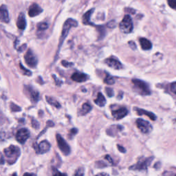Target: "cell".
Returning <instances> with one entry per match:
<instances>
[{
    "instance_id": "cell-1",
    "label": "cell",
    "mask_w": 176,
    "mask_h": 176,
    "mask_svg": "<svg viewBox=\"0 0 176 176\" xmlns=\"http://www.w3.org/2000/svg\"><path fill=\"white\" fill-rule=\"evenodd\" d=\"M5 156V160L9 165H13L17 162V159L20 156L21 151L18 146L14 145H10L6 148L4 151Z\"/></svg>"
},
{
    "instance_id": "cell-2",
    "label": "cell",
    "mask_w": 176,
    "mask_h": 176,
    "mask_svg": "<svg viewBox=\"0 0 176 176\" xmlns=\"http://www.w3.org/2000/svg\"><path fill=\"white\" fill-rule=\"evenodd\" d=\"M77 26H78V22L73 19H67L66 22L64 23L63 26L62 33H61V36L60 37L59 43H58V48L57 54L58 53V52L60 51V49L61 48V46H62V44L64 42V41H65L66 38L67 36V34H68L70 29L73 27H77Z\"/></svg>"
},
{
    "instance_id": "cell-3",
    "label": "cell",
    "mask_w": 176,
    "mask_h": 176,
    "mask_svg": "<svg viewBox=\"0 0 176 176\" xmlns=\"http://www.w3.org/2000/svg\"><path fill=\"white\" fill-rule=\"evenodd\" d=\"M131 82L134 86V90L136 92L144 96H147L151 94V92L150 88H149V85L145 83V81L140 80V79L134 78L132 79Z\"/></svg>"
},
{
    "instance_id": "cell-4",
    "label": "cell",
    "mask_w": 176,
    "mask_h": 176,
    "mask_svg": "<svg viewBox=\"0 0 176 176\" xmlns=\"http://www.w3.org/2000/svg\"><path fill=\"white\" fill-rule=\"evenodd\" d=\"M120 30L125 34L131 33L134 29L133 22L130 15H125L119 24Z\"/></svg>"
},
{
    "instance_id": "cell-5",
    "label": "cell",
    "mask_w": 176,
    "mask_h": 176,
    "mask_svg": "<svg viewBox=\"0 0 176 176\" xmlns=\"http://www.w3.org/2000/svg\"><path fill=\"white\" fill-rule=\"evenodd\" d=\"M154 158H146L145 159H141L138 162L136 165L130 167V169L134 171H142V170H146L148 166L150 165L151 162L153 160Z\"/></svg>"
},
{
    "instance_id": "cell-6",
    "label": "cell",
    "mask_w": 176,
    "mask_h": 176,
    "mask_svg": "<svg viewBox=\"0 0 176 176\" xmlns=\"http://www.w3.org/2000/svg\"><path fill=\"white\" fill-rule=\"evenodd\" d=\"M56 138H57L58 146L61 151L65 155H68L71 152V149H70V146L67 143V142L60 134H57Z\"/></svg>"
},
{
    "instance_id": "cell-7",
    "label": "cell",
    "mask_w": 176,
    "mask_h": 176,
    "mask_svg": "<svg viewBox=\"0 0 176 176\" xmlns=\"http://www.w3.org/2000/svg\"><path fill=\"white\" fill-rule=\"evenodd\" d=\"M136 123L138 128L139 129V130L141 131L142 134H148L150 133V132H151L152 130H153V127H152V125L150 124V122L145 121V120L143 119H137Z\"/></svg>"
},
{
    "instance_id": "cell-8",
    "label": "cell",
    "mask_w": 176,
    "mask_h": 176,
    "mask_svg": "<svg viewBox=\"0 0 176 176\" xmlns=\"http://www.w3.org/2000/svg\"><path fill=\"white\" fill-rule=\"evenodd\" d=\"M25 61L26 64L31 67H35L37 66L38 59L33 52L31 50H28L25 54Z\"/></svg>"
},
{
    "instance_id": "cell-9",
    "label": "cell",
    "mask_w": 176,
    "mask_h": 176,
    "mask_svg": "<svg viewBox=\"0 0 176 176\" xmlns=\"http://www.w3.org/2000/svg\"><path fill=\"white\" fill-rule=\"evenodd\" d=\"M25 91L26 94L30 98L32 102H34V103H36L38 102L39 99V93L37 90H35L33 87L30 86H26Z\"/></svg>"
},
{
    "instance_id": "cell-10",
    "label": "cell",
    "mask_w": 176,
    "mask_h": 176,
    "mask_svg": "<svg viewBox=\"0 0 176 176\" xmlns=\"http://www.w3.org/2000/svg\"><path fill=\"white\" fill-rule=\"evenodd\" d=\"M30 137V131L27 129H21L17 132L16 134V140L19 143L24 144Z\"/></svg>"
},
{
    "instance_id": "cell-11",
    "label": "cell",
    "mask_w": 176,
    "mask_h": 176,
    "mask_svg": "<svg viewBox=\"0 0 176 176\" xmlns=\"http://www.w3.org/2000/svg\"><path fill=\"white\" fill-rule=\"evenodd\" d=\"M105 63L111 68L114 70H121L123 68L122 64L120 62V61L114 57H110V58L105 59Z\"/></svg>"
},
{
    "instance_id": "cell-12",
    "label": "cell",
    "mask_w": 176,
    "mask_h": 176,
    "mask_svg": "<svg viewBox=\"0 0 176 176\" xmlns=\"http://www.w3.org/2000/svg\"><path fill=\"white\" fill-rule=\"evenodd\" d=\"M111 114H112V116L116 120H120L127 115L128 110L125 107H120L118 110L112 111Z\"/></svg>"
},
{
    "instance_id": "cell-13",
    "label": "cell",
    "mask_w": 176,
    "mask_h": 176,
    "mask_svg": "<svg viewBox=\"0 0 176 176\" xmlns=\"http://www.w3.org/2000/svg\"><path fill=\"white\" fill-rule=\"evenodd\" d=\"M43 12V9L41 8L39 5L37 4H32L30 8H29L28 14L30 17H34L39 15Z\"/></svg>"
},
{
    "instance_id": "cell-14",
    "label": "cell",
    "mask_w": 176,
    "mask_h": 176,
    "mask_svg": "<svg viewBox=\"0 0 176 176\" xmlns=\"http://www.w3.org/2000/svg\"><path fill=\"white\" fill-rule=\"evenodd\" d=\"M0 20L4 23H8L10 21L9 14L5 5H2L0 7Z\"/></svg>"
},
{
    "instance_id": "cell-15",
    "label": "cell",
    "mask_w": 176,
    "mask_h": 176,
    "mask_svg": "<svg viewBox=\"0 0 176 176\" xmlns=\"http://www.w3.org/2000/svg\"><path fill=\"white\" fill-rule=\"evenodd\" d=\"M50 144L49 143L48 141H47V140H43V141L41 142L39 145H38V153L41 154H45L46 152H48L50 149Z\"/></svg>"
},
{
    "instance_id": "cell-16",
    "label": "cell",
    "mask_w": 176,
    "mask_h": 176,
    "mask_svg": "<svg viewBox=\"0 0 176 176\" xmlns=\"http://www.w3.org/2000/svg\"><path fill=\"white\" fill-rule=\"evenodd\" d=\"M72 79L75 82H78V83H82V82L86 81L89 77L84 73L81 72H75L72 75Z\"/></svg>"
},
{
    "instance_id": "cell-17",
    "label": "cell",
    "mask_w": 176,
    "mask_h": 176,
    "mask_svg": "<svg viewBox=\"0 0 176 176\" xmlns=\"http://www.w3.org/2000/svg\"><path fill=\"white\" fill-rule=\"evenodd\" d=\"M134 110H136V111L138 115L139 116H142L143 114H145L146 116H148L149 118L152 121H155L156 120V116L155 115L154 113L150 112V111H146L145 110H142V109H139V108H134Z\"/></svg>"
},
{
    "instance_id": "cell-18",
    "label": "cell",
    "mask_w": 176,
    "mask_h": 176,
    "mask_svg": "<svg viewBox=\"0 0 176 176\" xmlns=\"http://www.w3.org/2000/svg\"><path fill=\"white\" fill-rule=\"evenodd\" d=\"M17 26L20 30H24L26 27V21L23 13H20L17 22Z\"/></svg>"
},
{
    "instance_id": "cell-19",
    "label": "cell",
    "mask_w": 176,
    "mask_h": 176,
    "mask_svg": "<svg viewBox=\"0 0 176 176\" xmlns=\"http://www.w3.org/2000/svg\"><path fill=\"white\" fill-rule=\"evenodd\" d=\"M94 9H91L90 10H88L87 13H85L83 16V23L85 25H92L94 26V24L90 22V17L92 16V14L93 13Z\"/></svg>"
},
{
    "instance_id": "cell-20",
    "label": "cell",
    "mask_w": 176,
    "mask_h": 176,
    "mask_svg": "<svg viewBox=\"0 0 176 176\" xmlns=\"http://www.w3.org/2000/svg\"><path fill=\"white\" fill-rule=\"evenodd\" d=\"M140 43L141 45V48L145 50H149L152 48V43L150 41L145 39V38H140Z\"/></svg>"
},
{
    "instance_id": "cell-21",
    "label": "cell",
    "mask_w": 176,
    "mask_h": 176,
    "mask_svg": "<svg viewBox=\"0 0 176 176\" xmlns=\"http://www.w3.org/2000/svg\"><path fill=\"white\" fill-rule=\"evenodd\" d=\"M94 102L99 107H104L106 104V99L101 92H99L97 95V98L94 101Z\"/></svg>"
},
{
    "instance_id": "cell-22",
    "label": "cell",
    "mask_w": 176,
    "mask_h": 176,
    "mask_svg": "<svg viewBox=\"0 0 176 176\" xmlns=\"http://www.w3.org/2000/svg\"><path fill=\"white\" fill-rule=\"evenodd\" d=\"M92 110V106L88 103V102H86V103H84L83 105V106H82L81 109L79 111V113L78 114L81 116H84V115H86L87 114H88L90 112V111Z\"/></svg>"
},
{
    "instance_id": "cell-23",
    "label": "cell",
    "mask_w": 176,
    "mask_h": 176,
    "mask_svg": "<svg viewBox=\"0 0 176 176\" xmlns=\"http://www.w3.org/2000/svg\"><path fill=\"white\" fill-rule=\"evenodd\" d=\"M46 100L48 103L52 105V106H54L55 107L58 108V109L61 107V105L59 102H58L57 100H55L54 98H52V97H49V96H46Z\"/></svg>"
},
{
    "instance_id": "cell-24",
    "label": "cell",
    "mask_w": 176,
    "mask_h": 176,
    "mask_svg": "<svg viewBox=\"0 0 176 176\" xmlns=\"http://www.w3.org/2000/svg\"><path fill=\"white\" fill-rule=\"evenodd\" d=\"M104 82L105 83H106L107 85H113L115 83V80H114L113 77H111L110 74H107L104 79Z\"/></svg>"
},
{
    "instance_id": "cell-25",
    "label": "cell",
    "mask_w": 176,
    "mask_h": 176,
    "mask_svg": "<svg viewBox=\"0 0 176 176\" xmlns=\"http://www.w3.org/2000/svg\"><path fill=\"white\" fill-rule=\"evenodd\" d=\"M48 24L46 22H42L40 23L39 25H38V30H41V31H43L46 30V29L48 28Z\"/></svg>"
},
{
    "instance_id": "cell-26",
    "label": "cell",
    "mask_w": 176,
    "mask_h": 176,
    "mask_svg": "<svg viewBox=\"0 0 176 176\" xmlns=\"http://www.w3.org/2000/svg\"><path fill=\"white\" fill-rule=\"evenodd\" d=\"M167 2L170 7L176 10V0H167Z\"/></svg>"
},
{
    "instance_id": "cell-27",
    "label": "cell",
    "mask_w": 176,
    "mask_h": 176,
    "mask_svg": "<svg viewBox=\"0 0 176 176\" xmlns=\"http://www.w3.org/2000/svg\"><path fill=\"white\" fill-rule=\"evenodd\" d=\"M105 92H106L107 96L109 97H112L114 96V90L110 87H106L105 88Z\"/></svg>"
},
{
    "instance_id": "cell-28",
    "label": "cell",
    "mask_w": 176,
    "mask_h": 176,
    "mask_svg": "<svg viewBox=\"0 0 176 176\" xmlns=\"http://www.w3.org/2000/svg\"><path fill=\"white\" fill-rule=\"evenodd\" d=\"M10 108L13 111H21V108H20L19 106H17V105L13 104V103L10 104Z\"/></svg>"
},
{
    "instance_id": "cell-29",
    "label": "cell",
    "mask_w": 176,
    "mask_h": 176,
    "mask_svg": "<svg viewBox=\"0 0 176 176\" xmlns=\"http://www.w3.org/2000/svg\"><path fill=\"white\" fill-rule=\"evenodd\" d=\"M170 90H171V92L176 94V82L174 83H172L170 86Z\"/></svg>"
},
{
    "instance_id": "cell-30",
    "label": "cell",
    "mask_w": 176,
    "mask_h": 176,
    "mask_svg": "<svg viewBox=\"0 0 176 176\" xmlns=\"http://www.w3.org/2000/svg\"><path fill=\"white\" fill-rule=\"evenodd\" d=\"M20 67H21V68L24 71V74L26 75H27V76H31L32 75V73L30 71V70H26L24 67H23L22 64H20Z\"/></svg>"
},
{
    "instance_id": "cell-31",
    "label": "cell",
    "mask_w": 176,
    "mask_h": 176,
    "mask_svg": "<svg viewBox=\"0 0 176 176\" xmlns=\"http://www.w3.org/2000/svg\"><path fill=\"white\" fill-rule=\"evenodd\" d=\"M74 175H84L83 169H78V170H77V171H76Z\"/></svg>"
},
{
    "instance_id": "cell-32",
    "label": "cell",
    "mask_w": 176,
    "mask_h": 176,
    "mask_svg": "<svg viewBox=\"0 0 176 176\" xmlns=\"http://www.w3.org/2000/svg\"><path fill=\"white\" fill-rule=\"evenodd\" d=\"M107 26L110 28H115L116 27V22L115 21H111L109 23H107Z\"/></svg>"
},
{
    "instance_id": "cell-33",
    "label": "cell",
    "mask_w": 176,
    "mask_h": 176,
    "mask_svg": "<svg viewBox=\"0 0 176 176\" xmlns=\"http://www.w3.org/2000/svg\"><path fill=\"white\" fill-rule=\"evenodd\" d=\"M62 65L64 66V67H70L71 66L73 65V63H69V62H67V61H62Z\"/></svg>"
},
{
    "instance_id": "cell-34",
    "label": "cell",
    "mask_w": 176,
    "mask_h": 176,
    "mask_svg": "<svg viewBox=\"0 0 176 176\" xmlns=\"http://www.w3.org/2000/svg\"><path fill=\"white\" fill-rule=\"evenodd\" d=\"M117 147H118V149L121 152V153H125L126 152V149L121 145H117Z\"/></svg>"
},
{
    "instance_id": "cell-35",
    "label": "cell",
    "mask_w": 176,
    "mask_h": 176,
    "mask_svg": "<svg viewBox=\"0 0 176 176\" xmlns=\"http://www.w3.org/2000/svg\"><path fill=\"white\" fill-rule=\"evenodd\" d=\"M77 132H78L77 129H76V128H73L72 130H70V134H72V136H74V135H75V134H77Z\"/></svg>"
},
{
    "instance_id": "cell-36",
    "label": "cell",
    "mask_w": 176,
    "mask_h": 176,
    "mask_svg": "<svg viewBox=\"0 0 176 176\" xmlns=\"http://www.w3.org/2000/svg\"><path fill=\"white\" fill-rule=\"evenodd\" d=\"M129 44H130V46L131 48L133 49V50H135V49H136V43H135L134 42H129Z\"/></svg>"
},
{
    "instance_id": "cell-37",
    "label": "cell",
    "mask_w": 176,
    "mask_h": 176,
    "mask_svg": "<svg viewBox=\"0 0 176 176\" xmlns=\"http://www.w3.org/2000/svg\"><path fill=\"white\" fill-rule=\"evenodd\" d=\"M32 125H33V126L34 128H37V127H39V123L35 121V120H34V121L33 120V121H32Z\"/></svg>"
},
{
    "instance_id": "cell-38",
    "label": "cell",
    "mask_w": 176,
    "mask_h": 176,
    "mask_svg": "<svg viewBox=\"0 0 176 176\" xmlns=\"http://www.w3.org/2000/svg\"><path fill=\"white\" fill-rule=\"evenodd\" d=\"M105 159H107L111 164L113 163V160H112V159H111L110 155H106V156H105Z\"/></svg>"
},
{
    "instance_id": "cell-39",
    "label": "cell",
    "mask_w": 176,
    "mask_h": 176,
    "mask_svg": "<svg viewBox=\"0 0 176 176\" xmlns=\"http://www.w3.org/2000/svg\"><path fill=\"white\" fill-rule=\"evenodd\" d=\"M5 162V160L3 156H1V159H0V165H4Z\"/></svg>"
},
{
    "instance_id": "cell-40",
    "label": "cell",
    "mask_w": 176,
    "mask_h": 176,
    "mask_svg": "<svg viewBox=\"0 0 176 176\" xmlns=\"http://www.w3.org/2000/svg\"><path fill=\"white\" fill-rule=\"evenodd\" d=\"M98 175H108V174H99Z\"/></svg>"
},
{
    "instance_id": "cell-41",
    "label": "cell",
    "mask_w": 176,
    "mask_h": 176,
    "mask_svg": "<svg viewBox=\"0 0 176 176\" xmlns=\"http://www.w3.org/2000/svg\"><path fill=\"white\" fill-rule=\"evenodd\" d=\"M59 1H61V2H63L64 0H59Z\"/></svg>"
},
{
    "instance_id": "cell-42",
    "label": "cell",
    "mask_w": 176,
    "mask_h": 176,
    "mask_svg": "<svg viewBox=\"0 0 176 176\" xmlns=\"http://www.w3.org/2000/svg\"><path fill=\"white\" fill-rule=\"evenodd\" d=\"M0 121H1V120H0Z\"/></svg>"
}]
</instances>
